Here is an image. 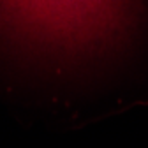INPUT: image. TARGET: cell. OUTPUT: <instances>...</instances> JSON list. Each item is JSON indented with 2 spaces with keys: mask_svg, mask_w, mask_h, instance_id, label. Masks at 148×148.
<instances>
[{
  "mask_svg": "<svg viewBox=\"0 0 148 148\" xmlns=\"http://www.w3.org/2000/svg\"><path fill=\"white\" fill-rule=\"evenodd\" d=\"M143 0H0V21L46 44L83 48L129 28Z\"/></svg>",
  "mask_w": 148,
  "mask_h": 148,
  "instance_id": "obj_1",
  "label": "cell"
}]
</instances>
